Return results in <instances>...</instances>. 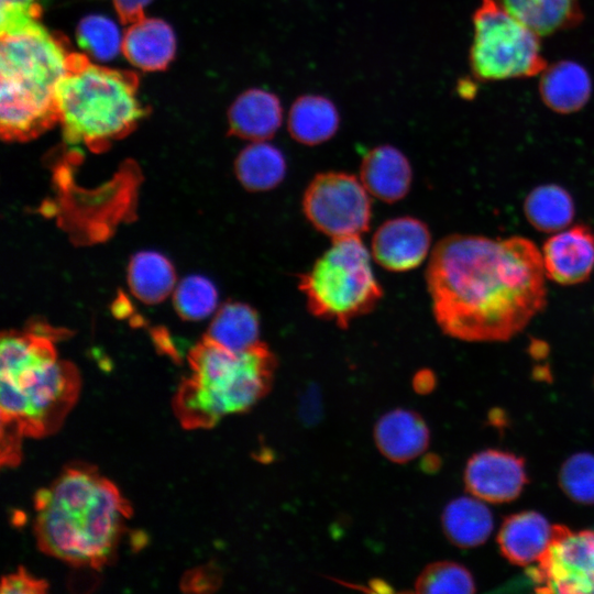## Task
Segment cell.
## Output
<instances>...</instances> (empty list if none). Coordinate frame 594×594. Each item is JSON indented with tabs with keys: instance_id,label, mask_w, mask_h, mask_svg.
Returning <instances> with one entry per match:
<instances>
[{
	"instance_id": "obj_1",
	"label": "cell",
	"mask_w": 594,
	"mask_h": 594,
	"mask_svg": "<svg viewBox=\"0 0 594 594\" xmlns=\"http://www.w3.org/2000/svg\"><path fill=\"white\" fill-rule=\"evenodd\" d=\"M541 251L524 237L450 234L433 248L426 270L440 330L466 342H504L547 305Z\"/></svg>"
},
{
	"instance_id": "obj_2",
	"label": "cell",
	"mask_w": 594,
	"mask_h": 594,
	"mask_svg": "<svg viewBox=\"0 0 594 594\" xmlns=\"http://www.w3.org/2000/svg\"><path fill=\"white\" fill-rule=\"evenodd\" d=\"M35 536L45 553L99 569L113 557L131 515L117 486L89 465L65 469L35 495Z\"/></svg>"
},
{
	"instance_id": "obj_3",
	"label": "cell",
	"mask_w": 594,
	"mask_h": 594,
	"mask_svg": "<svg viewBox=\"0 0 594 594\" xmlns=\"http://www.w3.org/2000/svg\"><path fill=\"white\" fill-rule=\"evenodd\" d=\"M72 51L66 38L42 23L1 36L0 132L6 141H29L59 122L57 87Z\"/></svg>"
},
{
	"instance_id": "obj_4",
	"label": "cell",
	"mask_w": 594,
	"mask_h": 594,
	"mask_svg": "<svg viewBox=\"0 0 594 594\" xmlns=\"http://www.w3.org/2000/svg\"><path fill=\"white\" fill-rule=\"evenodd\" d=\"M191 370L179 386L174 409L187 429L210 428L221 418L252 408L271 389L277 361L263 342L244 351L208 339L188 355Z\"/></svg>"
},
{
	"instance_id": "obj_5",
	"label": "cell",
	"mask_w": 594,
	"mask_h": 594,
	"mask_svg": "<svg viewBox=\"0 0 594 594\" xmlns=\"http://www.w3.org/2000/svg\"><path fill=\"white\" fill-rule=\"evenodd\" d=\"M138 88L136 74L96 65L88 55L72 52L57 87L65 141L99 152L131 133L147 113Z\"/></svg>"
},
{
	"instance_id": "obj_6",
	"label": "cell",
	"mask_w": 594,
	"mask_h": 594,
	"mask_svg": "<svg viewBox=\"0 0 594 594\" xmlns=\"http://www.w3.org/2000/svg\"><path fill=\"white\" fill-rule=\"evenodd\" d=\"M1 437L21 441L56 431L77 400L79 374L57 359L53 342L20 364L0 371Z\"/></svg>"
},
{
	"instance_id": "obj_7",
	"label": "cell",
	"mask_w": 594,
	"mask_h": 594,
	"mask_svg": "<svg viewBox=\"0 0 594 594\" xmlns=\"http://www.w3.org/2000/svg\"><path fill=\"white\" fill-rule=\"evenodd\" d=\"M298 288L311 315L342 329L371 312L383 297L361 237L332 240L310 270L300 275Z\"/></svg>"
},
{
	"instance_id": "obj_8",
	"label": "cell",
	"mask_w": 594,
	"mask_h": 594,
	"mask_svg": "<svg viewBox=\"0 0 594 594\" xmlns=\"http://www.w3.org/2000/svg\"><path fill=\"white\" fill-rule=\"evenodd\" d=\"M472 23L469 61L475 78L485 81L527 78L547 67L540 35L498 0H482Z\"/></svg>"
},
{
	"instance_id": "obj_9",
	"label": "cell",
	"mask_w": 594,
	"mask_h": 594,
	"mask_svg": "<svg viewBox=\"0 0 594 594\" xmlns=\"http://www.w3.org/2000/svg\"><path fill=\"white\" fill-rule=\"evenodd\" d=\"M308 221L332 240L361 237L371 224L372 200L362 182L344 172L316 175L302 196Z\"/></svg>"
},
{
	"instance_id": "obj_10",
	"label": "cell",
	"mask_w": 594,
	"mask_h": 594,
	"mask_svg": "<svg viewBox=\"0 0 594 594\" xmlns=\"http://www.w3.org/2000/svg\"><path fill=\"white\" fill-rule=\"evenodd\" d=\"M530 578L537 592L594 593V531L553 525L552 539Z\"/></svg>"
},
{
	"instance_id": "obj_11",
	"label": "cell",
	"mask_w": 594,
	"mask_h": 594,
	"mask_svg": "<svg viewBox=\"0 0 594 594\" xmlns=\"http://www.w3.org/2000/svg\"><path fill=\"white\" fill-rule=\"evenodd\" d=\"M527 481L524 459L495 449L471 457L464 471L468 492L488 503L514 501Z\"/></svg>"
},
{
	"instance_id": "obj_12",
	"label": "cell",
	"mask_w": 594,
	"mask_h": 594,
	"mask_svg": "<svg viewBox=\"0 0 594 594\" xmlns=\"http://www.w3.org/2000/svg\"><path fill=\"white\" fill-rule=\"evenodd\" d=\"M430 245L431 235L426 223L413 217H398L377 228L371 252L375 262L385 270L407 272L425 261Z\"/></svg>"
},
{
	"instance_id": "obj_13",
	"label": "cell",
	"mask_w": 594,
	"mask_h": 594,
	"mask_svg": "<svg viewBox=\"0 0 594 594\" xmlns=\"http://www.w3.org/2000/svg\"><path fill=\"white\" fill-rule=\"evenodd\" d=\"M546 275L559 285L582 284L594 272V230L578 223L551 235L543 244Z\"/></svg>"
},
{
	"instance_id": "obj_14",
	"label": "cell",
	"mask_w": 594,
	"mask_h": 594,
	"mask_svg": "<svg viewBox=\"0 0 594 594\" xmlns=\"http://www.w3.org/2000/svg\"><path fill=\"white\" fill-rule=\"evenodd\" d=\"M283 122V106L274 92L251 88L240 94L228 110L229 133L251 142L271 140Z\"/></svg>"
},
{
	"instance_id": "obj_15",
	"label": "cell",
	"mask_w": 594,
	"mask_h": 594,
	"mask_svg": "<svg viewBox=\"0 0 594 594\" xmlns=\"http://www.w3.org/2000/svg\"><path fill=\"white\" fill-rule=\"evenodd\" d=\"M360 180L371 196L396 202L408 194L413 169L400 150L389 144L378 145L362 158Z\"/></svg>"
},
{
	"instance_id": "obj_16",
	"label": "cell",
	"mask_w": 594,
	"mask_h": 594,
	"mask_svg": "<svg viewBox=\"0 0 594 594\" xmlns=\"http://www.w3.org/2000/svg\"><path fill=\"white\" fill-rule=\"evenodd\" d=\"M122 53L130 64L142 70H164L176 53L174 31L162 19L144 16L129 24L122 38Z\"/></svg>"
},
{
	"instance_id": "obj_17",
	"label": "cell",
	"mask_w": 594,
	"mask_h": 594,
	"mask_svg": "<svg viewBox=\"0 0 594 594\" xmlns=\"http://www.w3.org/2000/svg\"><path fill=\"white\" fill-rule=\"evenodd\" d=\"M553 536V525L540 513L527 510L506 517L497 543L510 563L527 566L542 557Z\"/></svg>"
},
{
	"instance_id": "obj_18",
	"label": "cell",
	"mask_w": 594,
	"mask_h": 594,
	"mask_svg": "<svg viewBox=\"0 0 594 594\" xmlns=\"http://www.w3.org/2000/svg\"><path fill=\"white\" fill-rule=\"evenodd\" d=\"M430 433L420 415L408 409H393L375 425L374 440L389 461L406 463L426 451Z\"/></svg>"
},
{
	"instance_id": "obj_19",
	"label": "cell",
	"mask_w": 594,
	"mask_h": 594,
	"mask_svg": "<svg viewBox=\"0 0 594 594\" xmlns=\"http://www.w3.org/2000/svg\"><path fill=\"white\" fill-rule=\"evenodd\" d=\"M539 92L544 105L554 112L568 114L582 109L592 94L588 72L574 61H560L541 73Z\"/></svg>"
},
{
	"instance_id": "obj_20",
	"label": "cell",
	"mask_w": 594,
	"mask_h": 594,
	"mask_svg": "<svg viewBox=\"0 0 594 594\" xmlns=\"http://www.w3.org/2000/svg\"><path fill=\"white\" fill-rule=\"evenodd\" d=\"M340 127V113L331 99L307 94L295 99L287 116V131L298 143L314 146L332 139Z\"/></svg>"
},
{
	"instance_id": "obj_21",
	"label": "cell",
	"mask_w": 594,
	"mask_h": 594,
	"mask_svg": "<svg viewBox=\"0 0 594 594\" xmlns=\"http://www.w3.org/2000/svg\"><path fill=\"white\" fill-rule=\"evenodd\" d=\"M441 524L450 542L460 548H473L491 536L493 516L482 499L462 496L446 506Z\"/></svg>"
},
{
	"instance_id": "obj_22",
	"label": "cell",
	"mask_w": 594,
	"mask_h": 594,
	"mask_svg": "<svg viewBox=\"0 0 594 594\" xmlns=\"http://www.w3.org/2000/svg\"><path fill=\"white\" fill-rule=\"evenodd\" d=\"M234 170L245 189L266 191L284 180L287 164L278 147L267 141H261L252 142L239 153Z\"/></svg>"
},
{
	"instance_id": "obj_23",
	"label": "cell",
	"mask_w": 594,
	"mask_h": 594,
	"mask_svg": "<svg viewBox=\"0 0 594 594\" xmlns=\"http://www.w3.org/2000/svg\"><path fill=\"white\" fill-rule=\"evenodd\" d=\"M206 339L231 351L253 348L260 339V317L243 302H227L213 317Z\"/></svg>"
},
{
	"instance_id": "obj_24",
	"label": "cell",
	"mask_w": 594,
	"mask_h": 594,
	"mask_svg": "<svg viewBox=\"0 0 594 594\" xmlns=\"http://www.w3.org/2000/svg\"><path fill=\"white\" fill-rule=\"evenodd\" d=\"M524 212L536 230L557 233L571 224L575 207L572 196L565 188L557 184H544L527 195Z\"/></svg>"
},
{
	"instance_id": "obj_25",
	"label": "cell",
	"mask_w": 594,
	"mask_h": 594,
	"mask_svg": "<svg viewBox=\"0 0 594 594\" xmlns=\"http://www.w3.org/2000/svg\"><path fill=\"white\" fill-rule=\"evenodd\" d=\"M539 35L573 28L582 20L578 0H498Z\"/></svg>"
},
{
	"instance_id": "obj_26",
	"label": "cell",
	"mask_w": 594,
	"mask_h": 594,
	"mask_svg": "<svg viewBox=\"0 0 594 594\" xmlns=\"http://www.w3.org/2000/svg\"><path fill=\"white\" fill-rule=\"evenodd\" d=\"M128 280L138 299L145 304H157L174 290L176 275L165 256L154 251H143L132 257Z\"/></svg>"
},
{
	"instance_id": "obj_27",
	"label": "cell",
	"mask_w": 594,
	"mask_h": 594,
	"mask_svg": "<svg viewBox=\"0 0 594 594\" xmlns=\"http://www.w3.org/2000/svg\"><path fill=\"white\" fill-rule=\"evenodd\" d=\"M76 38L86 55L108 62L122 51V38L117 24L101 14H90L78 23Z\"/></svg>"
},
{
	"instance_id": "obj_28",
	"label": "cell",
	"mask_w": 594,
	"mask_h": 594,
	"mask_svg": "<svg viewBox=\"0 0 594 594\" xmlns=\"http://www.w3.org/2000/svg\"><path fill=\"white\" fill-rule=\"evenodd\" d=\"M415 590L426 594H470L475 583L470 571L453 561H437L427 565L415 582Z\"/></svg>"
},
{
	"instance_id": "obj_29",
	"label": "cell",
	"mask_w": 594,
	"mask_h": 594,
	"mask_svg": "<svg viewBox=\"0 0 594 594\" xmlns=\"http://www.w3.org/2000/svg\"><path fill=\"white\" fill-rule=\"evenodd\" d=\"M217 304V289L211 280L204 276H188L174 289V306L183 319H205L215 311Z\"/></svg>"
},
{
	"instance_id": "obj_30",
	"label": "cell",
	"mask_w": 594,
	"mask_h": 594,
	"mask_svg": "<svg viewBox=\"0 0 594 594\" xmlns=\"http://www.w3.org/2000/svg\"><path fill=\"white\" fill-rule=\"evenodd\" d=\"M559 484L572 501L594 504V454L580 452L564 461L559 472Z\"/></svg>"
},
{
	"instance_id": "obj_31",
	"label": "cell",
	"mask_w": 594,
	"mask_h": 594,
	"mask_svg": "<svg viewBox=\"0 0 594 594\" xmlns=\"http://www.w3.org/2000/svg\"><path fill=\"white\" fill-rule=\"evenodd\" d=\"M41 7L37 0H0V34H15L40 22Z\"/></svg>"
},
{
	"instance_id": "obj_32",
	"label": "cell",
	"mask_w": 594,
	"mask_h": 594,
	"mask_svg": "<svg viewBox=\"0 0 594 594\" xmlns=\"http://www.w3.org/2000/svg\"><path fill=\"white\" fill-rule=\"evenodd\" d=\"M47 583L44 580L36 579L23 568L2 579L1 593L6 594H38L44 593Z\"/></svg>"
},
{
	"instance_id": "obj_33",
	"label": "cell",
	"mask_w": 594,
	"mask_h": 594,
	"mask_svg": "<svg viewBox=\"0 0 594 594\" xmlns=\"http://www.w3.org/2000/svg\"><path fill=\"white\" fill-rule=\"evenodd\" d=\"M116 12L120 21L124 24H132L145 16V8L153 0H112Z\"/></svg>"
},
{
	"instance_id": "obj_34",
	"label": "cell",
	"mask_w": 594,
	"mask_h": 594,
	"mask_svg": "<svg viewBox=\"0 0 594 594\" xmlns=\"http://www.w3.org/2000/svg\"><path fill=\"white\" fill-rule=\"evenodd\" d=\"M435 385L433 374L428 371L417 373L414 378V387L418 393H427L432 389Z\"/></svg>"
},
{
	"instance_id": "obj_35",
	"label": "cell",
	"mask_w": 594,
	"mask_h": 594,
	"mask_svg": "<svg viewBox=\"0 0 594 594\" xmlns=\"http://www.w3.org/2000/svg\"><path fill=\"white\" fill-rule=\"evenodd\" d=\"M209 576L210 574L205 571L199 572V574H196V572H193V575L187 578L188 581L185 583V585L202 586V590H204V586H208L209 588H211V586L213 585V582L209 580Z\"/></svg>"
}]
</instances>
